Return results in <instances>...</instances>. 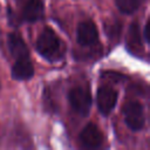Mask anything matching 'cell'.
Returning <instances> with one entry per match:
<instances>
[{
	"mask_svg": "<svg viewBox=\"0 0 150 150\" xmlns=\"http://www.w3.org/2000/svg\"><path fill=\"white\" fill-rule=\"evenodd\" d=\"M36 50L42 57L49 61H54L60 57L62 54V45L60 38L52 28L46 27L41 32L36 40Z\"/></svg>",
	"mask_w": 150,
	"mask_h": 150,
	"instance_id": "6da1fadb",
	"label": "cell"
},
{
	"mask_svg": "<svg viewBox=\"0 0 150 150\" xmlns=\"http://www.w3.org/2000/svg\"><path fill=\"white\" fill-rule=\"evenodd\" d=\"M122 111L124 116V122L130 130L139 131L143 129L145 123V117H144V109L142 103L137 101L127 102L123 105Z\"/></svg>",
	"mask_w": 150,
	"mask_h": 150,
	"instance_id": "7a4b0ae2",
	"label": "cell"
},
{
	"mask_svg": "<svg viewBox=\"0 0 150 150\" xmlns=\"http://www.w3.org/2000/svg\"><path fill=\"white\" fill-rule=\"evenodd\" d=\"M68 101L71 108L81 116H87L91 107V96L82 87H74L68 93Z\"/></svg>",
	"mask_w": 150,
	"mask_h": 150,
	"instance_id": "3957f363",
	"label": "cell"
},
{
	"mask_svg": "<svg viewBox=\"0 0 150 150\" xmlns=\"http://www.w3.org/2000/svg\"><path fill=\"white\" fill-rule=\"evenodd\" d=\"M117 102V91L109 86H102L98 88L96 94V103L100 112L104 116L109 115Z\"/></svg>",
	"mask_w": 150,
	"mask_h": 150,
	"instance_id": "277c9868",
	"label": "cell"
},
{
	"mask_svg": "<svg viewBox=\"0 0 150 150\" xmlns=\"http://www.w3.org/2000/svg\"><path fill=\"white\" fill-rule=\"evenodd\" d=\"M76 40L79 45L83 47L95 45L98 40V30L96 25L90 20L80 22L76 29Z\"/></svg>",
	"mask_w": 150,
	"mask_h": 150,
	"instance_id": "5b68a950",
	"label": "cell"
},
{
	"mask_svg": "<svg viewBox=\"0 0 150 150\" xmlns=\"http://www.w3.org/2000/svg\"><path fill=\"white\" fill-rule=\"evenodd\" d=\"M80 143L82 146L87 149H95L102 145L103 142V135L98 127L94 123H88L81 131L79 136Z\"/></svg>",
	"mask_w": 150,
	"mask_h": 150,
	"instance_id": "8992f818",
	"label": "cell"
},
{
	"mask_svg": "<svg viewBox=\"0 0 150 150\" xmlns=\"http://www.w3.org/2000/svg\"><path fill=\"white\" fill-rule=\"evenodd\" d=\"M7 45H8V50L11 53V55L15 59H29V50L28 47L26 45V42L23 41V39L21 38L20 34L18 33H11L7 36Z\"/></svg>",
	"mask_w": 150,
	"mask_h": 150,
	"instance_id": "52a82bcc",
	"label": "cell"
},
{
	"mask_svg": "<svg viewBox=\"0 0 150 150\" xmlns=\"http://www.w3.org/2000/svg\"><path fill=\"white\" fill-rule=\"evenodd\" d=\"M12 77L18 81L29 80L34 75V67L29 59H19L15 60V63L12 67Z\"/></svg>",
	"mask_w": 150,
	"mask_h": 150,
	"instance_id": "ba28073f",
	"label": "cell"
},
{
	"mask_svg": "<svg viewBox=\"0 0 150 150\" xmlns=\"http://www.w3.org/2000/svg\"><path fill=\"white\" fill-rule=\"evenodd\" d=\"M43 15V2L42 0H27L23 9L22 18L28 22H35Z\"/></svg>",
	"mask_w": 150,
	"mask_h": 150,
	"instance_id": "9c48e42d",
	"label": "cell"
},
{
	"mask_svg": "<svg viewBox=\"0 0 150 150\" xmlns=\"http://www.w3.org/2000/svg\"><path fill=\"white\" fill-rule=\"evenodd\" d=\"M127 47L131 53L136 55H139L143 52V42H142L139 27L137 22L131 23L129 27L128 35H127Z\"/></svg>",
	"mask_w": 150,
	"mask_h": 150,
	"instance_id": "30bf717a",
	"label": "cell"
},
{
	"mask_svg": "<svg viewBox=\"0 0 150 150\" xmlns=\"http://www.w3.org/2000/svg\"><path fill=\"white\" fill-rule=\"evenodd\" d=\"M117 8L124 14H131L139 7L141 0H115Z\"/></svg>",
	"mask_w": 150,
	"mask_h": 150,
	"instance_id": "8fae6325",
	"label": "cell"
},
{
	"mask_svg": "<svg viewBox=\"0 0 150 150\" xmlns=\"http://www.w3.org/2000/svg\"><path fill=\"white\" fill-rule=\"evenodd\" d=\"M144 40L146 41V42H150V20L148 19L146 20V22H145V26H144Z\"/></svg>",
	"mask_w": 150,
	"mask_h": 150,
	"instance_id": "7c38bea8",
	"label": "cell"
}]
</instances>
